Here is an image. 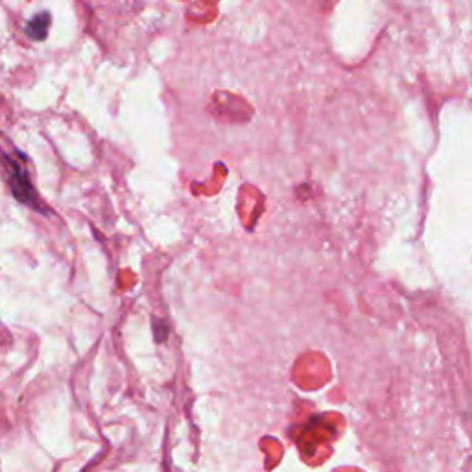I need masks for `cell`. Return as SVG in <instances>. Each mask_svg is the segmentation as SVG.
Here are the masks:
<instances>
[{
    "instance_id": "cell-1",
    "label": "cell",
    "mask_w": 472,
    "mask_h": 472,
    "mask_svg": "<svg viewBox=\"0 0 472 472\" xmlns=\"http://www.w3.org/2000/svg\"><path fill=\"white\" fill-rule=\"evenodd\" d=\"M8 166H10V172H8V181H10V187H11V192H13V196H15L19 201H22V203L26 205H32V207H35L37 205V201H35V192H34V187H32V181L30 177H28V174H26L25 166L20 163H17V161H8ZM37 209V207H35Z\"/></svg>"
},
{
    "instance_id": "cell-2",
    "label": "cell",
    "mask_w": 472,
    "mask_h": 472,
    "mask_svg": "<svg viewBox=\"0 0 472 472\" xmlns=\"http://www.w3.org/2000/svg\"><path fill=\"white\" fill-rule=\"evenodd\" d=\"M48 28H50V13L48 11H41V13H37V15H34L30 20H28V25H26L25 30L34 41H43L46 39V35H48Z\"/></svg>"
}]
</instances>
